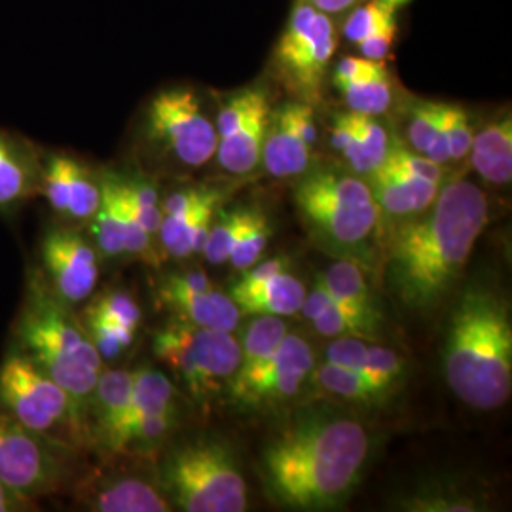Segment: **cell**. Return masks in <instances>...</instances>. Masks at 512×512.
I'll use <instances>...</instances> for the list:
<instances>
[{"mask_svg": "<svg viewBox=\"0 0 512 512\" xmlns=\"http://www.w3.org/2000/svg\"><path fill=\"white\" fill-rule=\"evenodd\" d=\"M366 374L391 393L404 374L403 359L393 349L368 346Z\"/></svg>", "mask_w": 512, "mask_h": 512, "instance_id": "obj_37", "label": "cell"}, {"mask_svg": "<svg viewBox=\"0 0 512 512\" xmlns=\"http://www.w3.org/2000/svg\"><path fill=\"white\" fill-rule=\"evenodd\" d=\"M321 279L332 302L357 319L374 340L382 325V311L366 285L365 272L359 268V264L342 258L332 264L327 274L321 275Z\"/></svg>", "mask_w": 512, "mask_h": 512, "instance_id": "obj_20", "label": "cell"}, {"mask_svg": "<svg viewBox=\"0 0 512 512\" xmlns=\"http://www.w3.org/2000/svg\"><path fill=\"white\" fill-rule=\"evenodd\" d=\"M311 323H313L315 330L319 334H323V336H338V338L353 336V338H361V340L363 338H372L368 334V330L357 319H353L351 315H348L346 311L340 310L332 302V298H330L329 306L321 311L315 319H311Z\"/></svg>", "mask_w": 512, "mask_h": 512, "instance_id": "obj_39", "label": "cell"}, {"mask_svg": "<svg viewBox=\"0 0 512 512\" xmlns=\"http://www.w3.org/2000/svg\"><path fill=\"white\" fill-rule=\"evenodd\" d=\"M162 486L186 512H243L247 486L228 444L198 439L175 448L162 465Z\"/></svg>", "mask_w": 512, "mask_h": 512, "instance_id": "obj_6", "label": "cell"}, {"mask_svg": "<svg viewBox=\"0 0 512 512\" xmlns=\"http://www.w3.org/2000/svg\"><path fill=\"white\" fill-rule=\"evenodd\" d=\"M158 300L175 313V319L207 329L232 332L241 317L230 294L217 291L202 270L167 275L158 289Z\"/></svg>", "mask_w": 512, "mask_h": 512, "instance_id": "obj_15", "label": "cell"}, {"mask_svg": "<svg viewBox=\"0 0 512 512\" xmlns=\"http://www.w3.org/2000/svg\"><path fill=\"white\" fill-rule=\"evenodd\" d=\"M42 192L61 219H93L101 203V183L92 171L65 154H54L42 165Z\"/></svg>", "mask_w": 512, "mask_h": 512, "instance_id": "obj_16", "label": "cell"}, {"mask_svg": "<svg viewBox=\"0 0 512 512\" xmlns=\"http://www.w3.org/2000/svg\"><path fill=\"white\" fill-rule=\"evenodd\" d=\"M304 296L306 287L287 270L251 287L230 289V298L236 302L239 313L245 315H294L302 308Z\"/></svg>", "mask_w": 512, "mask_h": 512, "instance_id": "obj_25", "label": "cell"}, {"mask_svg": "<svg viewBox=\"0 0 512 512\" xmlns=\"http://www.w3.org/2000/svg\"><path fill=\"white\" fill-rule=\"evenodd\" d=\"M0 408L57 446L86 431L73 397L18 348L0 365Z\"/></svg>", "mask_w": 512, "mask_h": 512, "instance_id": "obj_7", "label": "cell"}, {"mask_svg": "<svg viewBox=\"0 0 512 512\" xmlns=\"http://www.w3.org/2000/svg\"><path fill=\"white\" fill-rule=\"evenodd\" d=\"M332 80L351 112L380 116L391 107L393 86L384 61L344 57L336 65Z\"/></svg>", "mask_w": 512, "mask_h": 512, "instance_id": "obj_18", "label": "cell"}, {"mask_svg": "<svg viewBox=\"0 0 512 512\" xmlns=\"http://www.w3.org/2000/svg\"><path fill=\"white\" fill-rule=\"evenodd\" d=\"M351 122L357 133L361 154H363V175L374 173L380 165L384 164L391 145V137L387 129L376 120V116H366L359 112H351Z\"/></svg>", "mask_w": 512, "mask_h": 512, "instance_id": "obj_34", "label": "cell"}, {"mask_svg": "<svg viewBox=\"0 0 512 512\" xmlns=\"http://www.w3.org/2000/svg\"><path fill=\"white\" fill-rule=\"evenodd\" d=\"M133 391V372L128 370H101L90 397L93 431L97 442L110 452L124 418L128 414Z\"/></svg>", "mask_w": 512, "mask_h": 512, "instance_id": "obj_24", "label": "cell"}, {"mask_svg": "<svg viewBox=\"0 0 512 512\" xmlns=\"http://www.w3.org/2000/svg\"><path fill=\"white\" fill-rule=\"evenodd\" d=\"M391 4L385 0H366L349 14L344 23V37L351 44L359 46L368 38L378 37L384 33H397V18Z\"/></svg>", "mask_w": 512, "mask_h": 512, "instance_id": "obj_31", "label": "cell"}, {"mask_svg": "<svg viewBox=\"0 0 512 512\" xmlns=\"http://www.w3.org/2000/svg\"><path fill=\"white\" fill-rule=\"evenodd\" d=\"M42 190V167L16 137L0 131V213H10Z\"/></svg>", "mask_w": 512, "mask_h": 512, "instance_id": "obj_23", "label": "cell"}, {"mask_svg": "<svg viewBox=\"0 0 512 512\" xmlns=\"http://www.w3.org/2000/svg\"><path fill=\"white\" fill-rule=\"evenodd\" d=\"M219 202V190L209 188L207 194L194 207L181 213L162 215L158 238L165 255L188 258L203 253Z\"/></svg>", "mask_w": 512, "mask_h": 512, "instance_id": "obj_22", "label": "cell"}, {"mask_svg": "<svg viewBox=\"0 0 512 512\" xmlns=\"http://www.w3.org/2000/svg\"><path fill=\"white\" fill-rule=\"evenodd\" d=\"M294 202L319 243L353 262L365 251L382 211L366 181L334 169L308 173L294 190Z\"/></svg>", "mask_w": 512, "mask_h": 512, "instance_id": "obj_5", "label": "cell"}, {"mask_svg": "<svg viewBox=\"0 0 512 512\" xmlns=\"http://www.w3.org/2000/svg\"><path fill=\"white\" fill-rule=\"evenodd\" d=\"M84 503L97 512H167L171 503L160 488L135 476L101 482L86 492Z\"/></svg>", "mask_w": 512, "mask_h": 512, "instance_id": "obj_26", "label": "cell"}, {"mask_svg": "<svg viewBox=\"0 0 512 512\" xmlns=\"http://www.w3.org/2000/svg\"><path fill=\"white\" fill-rule=\"evenodd\" d=\"M444 374L463 403L495 410L512 389L509 304L490 287L465 289L454 306L444 346Z\"/></svg>", "mask_w": 512, "mask_h": 512, "instance_id": "obj_3", "label": "cell"}, {"mask_svg": "<svg viewBox=\"0 0 512 512\" xmlns=\"http://www.w3.org/2000/svg\"><path fill=\"white\" fill-rule=\"evenodd\" d=\"M315 365L313 349L298 334H285L274 353L245 380L230 385L241 406H264L294 397Z\"/></svg>", "mask_w": 512, "mask_h": 512, "instance_id": "obj_13", "label": "cell"}, {"mask_svg": "<svg viewBox=\"0 0 512 512\" xmlns=\"http://www.w3.org/2000/svg\"><path fill=\"white\" fill-rule=\"evenodd\" d=\"M336 46V27L329 14L308 0H298L275 46V74L298 101L317 103Z\"/></svg>", "mask_w": 512, "mask_h": 512, "instance_id": "obj_8", "label": "cell"}, {"mask_svg": "<svg viewBox=\"0 0 512 512\" xmlns=\"http://www.w3.org/2000/svg\"><path fill=\"white\" fill-rule=\"evenodd\" d=\"M327 361L332 365L346 366V368L361 370L366 374L368 346L361 338L342 336L340 340L330 344L329 349H327Z\"/></svg>", "mask_w": 512, "mask_h": 512, "instance_id": "obj_40", "label": "cell"}, {"mask_svg": "<svg viewBox=\"0 0 512 512\" xmlns=\"http://www.w3.org/2000/svg\"><path fill=\"white\" fill-rule=\"evenodd\" d=\"M249 217V207L247 209H234V211H224L220 213L219 220L211 224L209 236L205 241L203 253L211 264H224L230 260V255L238 243L239 234Z\"/></svg>", "mask_w": 512, "mask_h": 512, "instance_id": "obj_33", "label": "cell"}, {"mask_svg": "<svg viewBox=\"0 0 512 512\" xmlns=\"http://www.w3.org/2000/svg\"><path fill=\"white\" fill-rule=\"evenodd\" d=\"M374 202L389 215H416L431 207L440 184L408 175L401 169L382 164L368 175Z\"/></svg>", "mask_w": 512, "mask_h": 512, "instance_id": "obj_21", "label": "cell"}, {"mask_svg": "<svg viewBox=\"0 0 512 512\" xmlns=\"http://www.w3.org/2000/svg\"><path fill=\"white\" fill-rule=\"evenodd\" d=\"M101 203L93 215L92 234L99 253L107 258L126 255V234H124V217L118 202L116 188L109 173L101 179Z\"/></svg>", "mask_w": 512, "mask_h": 512, "instance_id": "obj_30", "label": "cell"}, {"mask_svg": "<svg viewBox=\"0 0 512 512\" xmlns=\"http://www.w3.org/2000/svg\"><path fill=\"white\" fill-rule=\"evenodd\" d=\"M272 236V224L268 217L255 207H249V217L239 234L238 243L230 255V264L236 270H247L255 266L258 258L264 253Z\"/></svg>", "mask_w": 512, "mask_h": 512, "instance_id": "obj_32", "label": "cell"}, {"mask_svg": "<svg viewBox=\"0 0 512 512\" xmlns=\"http://www.w3.org/2000/svg\"><path fill=\"white\" fill-rule=\"evenodd\" d=\"M16 348L73 397L86 420L103 359L71 306L61 302L37 272L27 281L16 321Z\"/></svg>", "mask_w": 512, "mask_h": 512, "instance_id": "obj_4", "label": "cell"}, {"mask_svg": "<svg viewBox=\"0 0 512 512\" xmlns=\"http://www.w3.org/2000/svg\"><path fill=\"white\" fill-rule=\"evenodd\" d=\"M141 308L126 291H109L93 298L84 310L82 325L103 361L118 359L135 340Z\"/></svg>", "mask_w": 512, "mask_h": 512, "instance_id": "obj_17", "label": "cell"}, {"mask_svg": "<svg viewBox=\"0 0 512 512\" xmlns=\"http://www.w3.org/2000/svg\"><path fill=\"white\" fill-rule=\"evenodd\" d=\"M315 380L332 395L365 406L382 404L391 395L365 372L332 365L329 361L315 370Z\"/></svg>", "mask_w": 512, "mask_h": 512, "instance_id": "obj_29", "label": "cell"}, {"mask_svg": "<svg viewBox=\"0 0 512 512\" xmlns=\"http://www.w3.org/2000/svg\"><path fill=\"white\" fill-rule=\"evenodd\" d=\"M313 8L325 12V14H342L361 0H308Z\"/></svg>", "mask_w": 512, "mask_h": 512, "instance_id": "obj_43", "label": "cell"}, {"mask_svg": "<svg viewBox=\"0 0 512 512\" xmlns=\"http://www.w3.org/2000/svg\"><path fill=\"white\" fill-rule=\"evenodd\" d=\"M444 116H446L450 162L463 160L465 156H469V150L473 145V137H475L469 114L458 105H446Z\"/></svg>", "mask_w": 512, "mask_h": 512, "instance_id": "obj_38", "label": "cell"}, {"mask_svg": "<svg viewBox=\"0 0 512 512\" xmlns=\"http://www.w3.org/2000/svg\"><path fill=\"white\" fill-rule=\"evenodd\" d=\"M287 334V325L277 315H258L243 334L241 346V361L238 370L232 376L230 385L245 380L251 372L262 365Z\"/></svg>", "mask_w": 512, "mask_h": 512, "instance_id": "obj_28", "label": "cell"}, {"mask_svg": "<svg viewBox=\"0 0 512 512\" xmlns=\"http://www.w3.org/2000/svg\"><path fill=\"white\" fill-rule=\"evenodd\" d=\"M476 173L494 184H509L512 179V118L511 112L488 122L473 137L469 150Z\"/></svg>", "mask_w": 512, "mask_h": 512, "instance_id": "obj_27", "label": "cell"}, {"mask_svg": "<svg viewBox=\"0 0 512 512\" xmlns=\"http://www.w3.org/2000/svg\"><path fill=\"white\" fill-rule=\"evenodd\" d=\"M59 448L0 408V482L12 492L31 503L55 492L63 478Z\"/></svg>", "mask_w": 512, "mask_h": 512, "instance_id": "obj_10", "label": "cell"}, {"mask_svg": "<svg viewBox=\"0 0 512 512\" xmlns=\"http://www.w3.org/2000/svg\"><path fill=\"white\" fill-rule=\"evenodd\" d=\"M370 450L363 423L332 410H310L268 442L262 478L275 503L329 511L346 503Z\"/></svg>", "mask_w": 512, "mask_h": 512, "instance_id": "obj_1", "label": "cell"}, {"mask_svg": "<svg viewBox=\"0 0 512 512\" xmlns=\"http://www.w3.org/2000/svg\"><path fill=\"white\" fill-rule=\"evenodd\" d=\"M145 137L162 154L188 167H202L217 154L219 135L190 88L156 93L145 112Z\"/></svg>", "mask_w": 512, "mask_h": 512, "instance_id": "obj_9", "label": "cell"}, {"mask_svg": "<svg viewBox=\"0 0 512 512\" xmlns=\"http://www.w3.org/2000/svg\"><path fill=\"white\" fill-rule=\"evenodd\" d=\"M384 164L431 183H442V165L435 164L427 156L414 152L412 148L406 147L399 141H391Z\"/></svg>", "mask_w": 512, "mask_h": 512, "instance_id": "obj_36", "label": "cell"}, {"mask_svg": "<svg viewBox=\"0 0 512 512\" xmlns=\"http://www.w3.org/2000/svg\"><path fill=\"white\" fill-rule=\"evenodd\" d=\"M31 505V501L23 499L21 495L12 492L8 486L0 482V512L29 511Z\"/></svg>", "mask_w": 512, "mask_h": 512, "instance_id": "obj_42", "label": "cell"}, {"mask_svg": "<svg viewBox=\"0 0 512 512\" xmlns=\"http://www.w3.org/2000/svg\"><path fill=\"white\" fill-rule=\"evenodd\" d=\"M184 338L196 365L203 395L219 389L220 382L232 380L241 361V346L228 330L207 329L183 321Z\"/></svg>", "mask_w": 512, "mask_h": 512, "instance_id": "obj_19", "label": "cell"}, {"mask_svg": "<svg viewBox=\"0 0 512 512\" xmlns=\"http://www.w3.org/2000/svg\"><path fill=\"white\" fill-rule=\"evenodd\" d=\"M317 139L313 107L304 101H287L272 109L260 162L277 179L304 175L310 169Z\"/></svg>", "mask_w": 512, "mask_h": 512, "instance_id": "obj_14", "label": "cell"}, {"mask_svg": "<svg viewBox=\"0 0 512 512\" xmlns=\"http://www.w3.org/2000/svg\"><path fill=\"white\" fill-rule=\"evenodd\" d=\"M287 270V260L277 256V258H270V260H264L260 264H255L247 270H243L245 274L239 277L238 281L232 285V287H239V289H245V287H251L256 285L268 277H272L275 274H281Z\"/></svg>", "mask_w": 512, "mask_h": 512, "instance_id": "obj_41", "label": "cell"}, {"mask_svg": "<svg viewBox=\"0 0 512 512\" xmlns=\"http://www.w3.org/2000/svg\"><path fill=\"white\" fill-rule=\"evenodd\" d=\"M387 4H391L393 8H399V6H403L406 2H410V0H385Z\"/></svg>", "mask_w": 512, "mask_h": 512, "instance_id": "obj_44", "label": "cell"}, {"mask_svg": "<svg viewBox=\"0 0 512 512\" xmlns=\"http://www.w3.org/2000/svg\"><path fill=\"white\" fill-rule=\"evenodd\" d=\"M44 281L67 306L92 296L99 279V258L88 239L73 228L50 230L40 245Z\"/></svg>", "mask_w": 512, "mask_h": 512, "instance_id": "obj_12", "label": "cell"}, {"mask_svg": "<svg viewBox=\"0 0 512 512\" xmlns=\"http://www.w3.org/2000/svg\"><path fill=\"white\" fill-rule=\"evenodd\" d=\"M442 109H444V103H433V101H421L412 105L408 114V124H406V137H408V147L414 152L425 156V152L433 145L439 131Z\"/></svg>", "mask_w": 512, "mask_h": 512, "instance_id": "obj_35", "label": "cell"}, {"mask_svg": "<svg viewBox=\"0 0 512 512\" xmlns=\"http://www.w3.org/2000/svg\"><path fill=\"white\" fill-rule=\"evenodd\" d=\"M272 103L262 86H249L232 93L217 116V156L232 175L255 171L270 124Z\"/></svg>", "mask_w": 512, "mask_h": 512, "instance_id": "obj_11", "label": "cell"}, {"mask_svg": "<svg viewBox=\"0 0 512 512\" xmlns=\"http://www.w3.org/2000/svg\"><path fill=\"white\" fill-rule=\"evenodd\" d=\"M488 222V200L469 181L439 190L431 211L401 226L389 245L387 287L408 310H433L456 287Z\"/></svg>", "mask_w": 512, "mask_h": 512, "instance_id": "obj_2", "label": "cell"}]
</instances>
